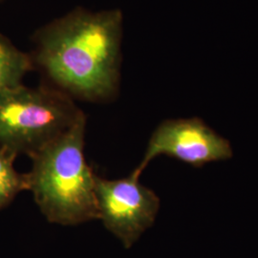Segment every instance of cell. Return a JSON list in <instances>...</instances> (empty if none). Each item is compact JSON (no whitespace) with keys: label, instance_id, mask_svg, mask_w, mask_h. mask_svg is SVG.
I'll list each match as a JSON object with an SVG mask.
<instances>
[{"label":"cell","instance_id":"obj_1","mask_svg":"<svg viewBox=\"0 0 258 258\" xmlns=\"http://www.w3.org/2000/svg\"><path fill=\"white\" fill-rule=\"evenodd\" d=\"M121 33L119 10H78L41 30L37 62L66 92L92 102L109 100L120 80Z\"/></svg>","mask_w":258,"mask_h":258},{"label":"cell","instance_id":"obj_2","mask_svg":"<svg viewBox=\"0 0 258 258\" xmlns=\"http://www.w3.org/2000/svg\"><path fill=\"white\" fill-rule=\"evenodd\" d=\"M86 117L31 157L28 190L48 221L76 225L98 219L96 174L84 157Z\"/></svg>","mask_w":258,"mask_h":258},{"label":"cell","instance_id":"obj_3","mask_svg":"<svg viewBox=\"0 0 258 258\" xmlns=\"http://www.w3.org/2000/svg\"><path fill=\"white\" fill-rule=\"evenodd\" d=\"M83 115L66 93L20 84L0 93V149L31 158Z\"/></svg>","mask_w":258,"mask_h":258},{"label":"cell","instance_id":"obj_4","mask_svg":"<svg viewBox=\"0 0 258 258\" xmlns=\"http://www.w3.org/2000/svg\"><path fill=\"white\" fill-rule=\"evenodd\" d=\"M161 155L201 168L209 163L229 160L233 152L229 140L218 135L200 118H190L161 122L148 141L145 156L132 173L140 177L148 164Z\"/></svg>","mask_w":258,"mask_h":258},{"label":"cell","instance_id":"obj_5","mask_svg":"<svg viewBox=\"0 0 258 258\" xmlns=\"http://www.w3.org/2000/svg\"><path fill=\"white\" fill-rule=\"evenodd\" d=\"M138 176L117 180L96 176L98 219L126 243L132 242L155 221L160 198L139 182Z\"/></svg>","mask_w":258,"mask_h":258},{"label":"cell","instance_id":"obj_6","mask_svg":"<svg viewBox=\"0 0 258 258\" xmlns=\"http://www.w3.org/2000/svg\"><path fill=\"white\" fill-rule=\"evenodd\" d=\"M31 68L29 55L0 36V93L22 84L23 77Z\"/></svg>","mask_w":258,"mask_h":258},{"label":"cell","instance_id":"obj_7","mask_svg":"<svg viewBox=\"0 0 258 258\" xmlns=\"http://www.w3.org/2000/svg\"><path fill=\"white\" fill-rule=\"evenodd\" d=\"M16 158L15 154L0 149V210L21 191L28 190L26 174H20L14 166Z\"/></svg>","mask_w":258,"mask_h":258}]
</instances>
